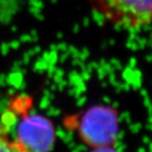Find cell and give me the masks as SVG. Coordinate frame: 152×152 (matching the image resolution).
<instances>
[{
	"instance_id": "1",
	"label": "cell",
	"mask_w": 152,
	"mask_h": 152,
	"mask_svg": "<svg viewBox=\"0 0 152 152\" xmlns=\"http://www.w3.org/2000/svg\"><path fill=\"white\" fill-rule=\"evenodd\" d=\"M119 129L118 112L109 105H93L76 119V131L79 137L92 148L114 146Z\"/></svg>"
},
{
	"instance_id": "2",
	"label": "cell",
	"mask_w": 152,
	"mask_h": 152,
	"mask_svg": "<svg viewBox=\"0 0 152 152\" xmlns=\"http://www.w3.org/2000/svg\"><path fill=\"white\" fill-rule=\"evenodd\" d=\"M95 3L114 25L138 28L152 23V0H95Z\"/></svg>"
},
{
	"instance_id": "3",
	"label": "cell",
	"mask_w": 152,
	"mask_h": 152,
	"mask_svg": "<svg viewBox=\"0 0 152 152\" xmlns=\"http://www.w3.org/2000/svg\"><path fill=\"white\" fill-rule=\"evenodd\" d=\"M15 140L28 152H50L56 141L55 127L44 115L26 114L18 123Z\"/></svg>"
},
{
	"instance_id": "4",
	"label": "cell",
	"mask_w": 152,
	"mask_h": 152,
	"mask_svg": "<svg viewBox=\"0 0 152 152\" xmlns=\"http://www.w3.org/2000/svg\"><path fill=\"white\" fill-rule=\"evenodd\" d=\"M15 140L8 138L5 134H0V152H14Z\"/></svg>"
},
{
	"instance_id": "5",
	"label": "cell",
	"mask_w": 152,
	"mask_h": 152,
	"mask_svg": "<svg viewBox=\"0 0 152 152\" xmlns=\"http://www.w3.org/2000/svg\"><path fill=\"white\" fill-rule=\"evenodd\" d=\"M90 152H119V151L116 150L114 148V146H112V147H104V148H93Z\"/></svg>"
},
{
	"instance_id": "6",
	"label": "cell",
	"mask_w": 152,
	"mask_h": 152,
	"mask_svg": "<svg viewBox=\"0 0 152 152\" xmlns=\"http://www.w3.org/2000/svg\"><path fill=\"white\" fill-rule=\"evenodd\" d=\"M15 140V139H14ZM14 152H28V150H26L22 146L19 145L17 141L15 140V148H14Z\"/></svg>"
}]
</instances>
